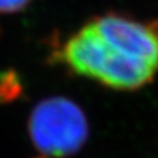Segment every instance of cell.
<instances>
[{
    "instance_id": "7a4b0ae2",
    "label": "cell",
    "mask_w": 158,
    "mask_h": 158,
    "mask_svg": "<svg viewBox=\"0 0 158 158\" xmlns=\"http://www.w3.org/2000/svg\"><path fill=\"white\" fill-rule=\"evenodd\" d=\"M28 132L32 144L44 157L63 158L82 149L90 135V125L75 102L65 96H50L34 106Z\"/></svg>"
},
{
    "instance_id": "6da1fadb",
    "label": "cell",
    "mask_w": 158,
    "mask_h": 158,
    "mask_svg": "<svg viewBox=\"0 0 158 158\" xmlns=\"http://www.w3.org/2000/svg\"><path fill=\"white\" fill-rule=\"evenodd\" d=\"M53 57L73 74L120 91H135L146 86L158 71L150 63L120 53L90 21L66 38L61 48L53 52Z\"/></svg>"
},
{
    "instance_id": "3957f363",
    "label": "cell",
    "mask_w": 158,
    "mask_h": 158,
    "mask_svg": "<svg viewBox=\"0 0 158 158\" xmlns=\"http://www.w3.org/2000/svg\"><path fill=\"white\" fill-rule=\"evenodd\" d=\"M90 24L120 53L158 67V20L138 21L108 12L91 19Z\"/></svg>"
},
{
    "instance_id": "277c9868",
    "label": "cell",
    "mask_w": 158,
    "mask_h": 158,
    "mask_svg": "<svg viewBox=\"0 0 158 158\" xmlns=\"http://www.w3.org/2000/svg\"><path fill=\"white\" fill-rule=\"evenodd\" d=\"M21 90V81H20V77L16 73H0V104L15 100L20 96Z\"/></svg>"
},
{
    "instance_id": "5b68a950",
    "label": "cell",
    "mask_w": 158,
    "mask_h": 158,
    "mask_svg": "<svg viewBox=\"0 0 158 158\" xmlns=\"http://www.w3.org/2000/svg\"><path fill=\"white\" fill-rule=\"evenodd\" d=\"M32 0H0V13H16L28 7Z\"/></svg>"
},
{
    "instance_id": "8992f818",
    "label": "cell",
    "mask_w": 158,
    "mask_h": 158,
    "mask_svg": "<svg viewBox=\"0 0 158 158\" xmlns=\"http://www.w3.org/2000/svg\"><path fill=\"white\" fill-rule=\"evenodd\" d=\"M40 158H46V157H44V156H42V157H40Z\"/></svg>"
}]
</instances>
